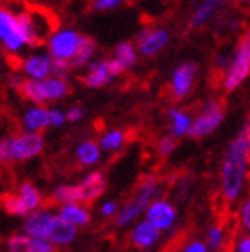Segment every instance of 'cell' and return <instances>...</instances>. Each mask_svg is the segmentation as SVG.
<instances>
[{
    "instance_id": "obj_26",
    "label": "cell",
    "mask_w": 250,
    "mask_h": 252,
    "mask_svg": "<svg viewBox=\"0 0 250 252\" xmlns=\"http://www.w3.org/2000/svg\"><path fill=\"white\" fill-rule=\"evenodd\" d=\"M52 199L61 206V204H72V202H84L82 200V189L81 185H61L54 189Z\"/></svg>"
},
{
    "instance_id": "obj_23",
    "label": "cell",
    "mask_w": 250,
    "mask_h": 252,
    "mask_svg": "<svg viewBox=\"0 0 250 252\" xmlns=\"http://www.w3.org/2000/svg\"><path fill=\"white\" fill-rule=\"evenodd\" d=\"M102 156V147L100 143H96L93 140H84L81 141L75 149V158H77L81 166H93L100 161Z\"/></svg>"
},
{
    "instance_id": "obj_29",
    "label": "cell",
    "mask_w": 250,
    "mask_h": 252,
    "mask_svg": "<svg viewBox=\"0 0 250 252\" xmlns=\"http://www.w3.org/2000/svg\"><path fill=\"white\" fill-rule=\"evenodd\" d=\"M2 208H4L5 213L11 215V217H27L24 206H22V202H20L18 193H11V191H7V193L2 195Z\"/></svg>"
},
{
    "instance_id": "obj_32",
    "label": "cell",
    "mask_w": 250,
    "mask_h": 252,
    "mask_svg": "<svg viewBox=\"0 0 250 252\" xmlns=\"http://www.w3.org/2000/svg\"><path fill=\"white\" fill-rule=\"evenodd\" d=\"M122 4H124V0H92L93 11H98V13L116 9V7H120Z\"/></svg>"
},
{
    "instance_id": "obj_14",
    "label": "cell",
    "mask_w": 250,
    "mask_h": 252,
    "mask_svg": "<svg viewBox=\"0 0 250 252\" xmlns=\"http://www.w3.org/2000/svg\"><path fill=\"white\" fill-rule=\"evenodd\" d=\"M58 245L43 238H34L25 233L13 234L5 242L7 252H58Z\"/></svg>"
},
{
    "instance_id": "obj_22",
    "label": "cell",
    "mask_w": 250,
    "mask_h": 252,
    "mask_svg": "<svg viewBox=\"0 0 250 252\" xmlns=\"http://www.w3.org/2000/svg\"><path fill=\"white\" fill-rule=\"evenodd\" d=\"M59 215H61L66 222L73 223L75 227H84V225H88L90 220H92L90 209L86 208L84 202L61 204V206H59Z\"/></svg>"
},
{
    "instance_id": "obj_15",
    "label": "cell",
    "mask_w": 250,
    "mask_h": 252,
    "mask_svg": "<svg viewBox=\"0 0 250 252\" xmlns=\"http://www.w3.org/2000/svg\"><path fill=\"white\" fill-rule=\"evenodd\" d=\"M159 238H161V231L156 227L154 223H150L147 219L140 220V222L136 223L132 231H130V242L132 245L138 249H152L156 243L159 242Z\"/></svg>"
},
{
    "instance_id": "obj_38",
    "label": "cell",
    "mask_w": 250,
    "mask_h": 252,
    "mask_svg": "<svg viewBox=\"0 0 250 252\" xmlns=\"http://www.w3.org/2000/svg\"><path fill=\"white\" fill-rule=\"evenodd\" d=\"M183 252H209V245L204 242H198V240H195V242H189L184 247Z\"/></svg>"
},
{
    "instance_id": "obj_28",
    "label": "cell",
    "mask_w": 250,
    "mask_h": 252,
    "mask_svg": "<svg viewBox=\"0 0 250 252\" xmlns=\"http://www.w3.org/2000/svg\"><path fill=\"white\" fill-rule=\"evenodd\" d=\"M95 50H96L95 41H93L90 36H86L81 45V49H79L77 56H75V59L72 61V68H81V66H84V64L92 63L93 56H95Z\"/></svg>"
},
{
    "instance_id": "obj_10",
    "label": "cell",
    "mask_w": 250,
    "mask_h": 252,
    "mask_svg": "<svg viewBox=\"0 0 250 252\" xmlns=\"http://www.w3.org/2000/svg\"><path fill=\"white\" fill-rule=\"evenodd\" d=\"M170 43V32L163 27H147L136 38V47L143 58H154Z\"/></svg>"
},
{
    "instance_id": "obj_37",
    "label": "cell",
    "mask_w": 250,
    "mask_h": 252,
    "mask_svg": "<svg viewBox=\"0 0 250 252\" xmlns=\"http://www.w3.org/2000/svg\"><path fill=\"white\" fill-rule=\"evenodd\" d=\"M82 117H84V109H82L81 106H72L66 109L68 122H73V124H75V122L82 120Z\"/></svg>"
},
{
    "instance_id": "obj_8",
    "label": "cell",
    "mask_w": 250,
    "mask_h": 252,
    "mask_svg": "<svg viewBox=\"0 0 250 252\" xmlns=\"http://www.w3.org/2000/svg\"><path fill=\"white\" fill-rule=\"evenodd\" d=\"M223 117H225V111H223V104L220 100L206 102L202 111L198 113L195 120H193L189 136L195 138V140H200V138L213 134L223 122Z\"/></svg>"
},
{
    "instance_id": "obj_30",
    "label": "cell",
    "mask_w": 250,
    "mask_h": 252,
    "mask_svg": "<svg viewBox=\"0 0 250 252\" xmlns=\"http://www.w3.org/2000/svg\"><path fill=\"white\" fill-rule=\"evenodd\" d=\"M223 242H225V231H223V227L221 225H211L206 238V243L209 245V249L211 251H218V249H221Z\"/></svg>"
},
{
    "instance_id": "obj_3",
    "label": "cell",
    "mask_w": 250,
    "mask_h": 252,
    "mask_svg": "<svg viewBox=\"0 0 250 252\" xmlns=\"http://www.w3.org/2000/svg\"><path fill=\"white\" fill-rule=\"evenodd\" d=\"M45 140L41 132L25 131L22 134L5 136L0 141V161L2 163H22L41 154Z\"/></svg>"
},
{
    "instance_id": "obj_40",
    "label": "cell",
    "mask_w": 250,
    "mask_h": 252,
    "mask_svg": "<svg viewBox=\"0 0 250 252\" xmlns=\"http://www.w3.org/2000/svg\"><path fill=\"white\" fill-rule=\"evenodd\" d=\"M245 134H247V141H249V151H250V126H245Z\"/></svg>"
},
{
    "instance_id": "obj_2",
    "label": "cell",
    "mask_w": 250,
    "mask_h": 252,
    "mask_svg": "<svg viewBox=\"0 0 250 252\" xmlns=\"http://www.w3.org/2000/svg\"><path fill=\"white\" fill-rule=\"evenodd\" d=\"M250 165V151L245 131H241L227 147L221 159L220 170V191L221 197L234 202L241 197L247 185V174Z\"/></svg>"
},
{
    "instance_id": "obj_24",
    "label": "cell",
    "mask_w": 250,
    "mask_h": 252,
    "mask_svg": "<svg viewBox=\"0 0 250 252\" xmlns=\"http://www.w3.org/2000/svg\"><path fill=\"white\" fill-rule=\"evenodd\" d=\"M138 47L130 41H120V43L115 47V52H113V58L116 59V63L120 64L122 72H127L134 66L136 61H138Z\"/></svg>"
},
{
    "instance_id": "obj_6",
    "label": "cell",
    "mask_w": 250,
    "mask_h": 252,
    "mask_svg": "<svg viewBox=\"0 0 250 252\" xmlns=\"http://www.w3.org/2000/svg\"><path fill=\"white\" fill-rule=\"evenodd\" d=\"M250 75V31H247L241 39L238 41V47L232 52V63L229 70L223 75V90L225 92H234L245 79Z\"/></svg>"
},
{
    "instance_id": "obj_19",
    "label": "cell",
    "mask_w": 250,
    "mask_h": 252,
    "mask_svg": "<svg viewBox=\"0 0 250 252\" xmlns=\"http://www.w3.org/2000/svg\"><path fill=\"white\" fill-rule=\"evenodd\" d=\"M221 4H225V0H202L197 5V9L193 11L191 18H189V27L193 31L206 27L215 18V15H217V11L220 9Z\"/></svg>"
},
{
    "instance_id": "obj_43",
    "label": "cell",
    "mask_w": 250,
    "mask_h": 252,
    "mask_svg": "<svg viewBox=\"0 0 250 252\" xmlns=\"http://www.w3.org/2000/svg\"><path fill=\"white\" fill-rule=\"evenodd\" d=\"M129 2H136V0H129Z\"/></svg>"
},
{
    "instance_id": "obj_31",
    "label": "cell",
    "mask_w": 250,
    "mask_h": 252,
    "mask_svg": "<svg viewBox=\"0 0 250 252\" xmlns=\"http://www.w3.org/2000/svg\"><path fill=\"white\" fill-rule=\"evenodd\" d=\"M175 147H177V138L173 134L163 136V138L157 141V151H159V154L164 156V158L172 154V152L175 151Z\"/></svg>"
},
{
    "instance_id": "obj_11",
    "label": "cell",
    "mask_w": 250,
    "mask_h": 252,
    "mask_svg": "<svg viewBox=\"0 0 250 252\" xmlns=\"http://www.w3.org/2000/svg\"><path fill=\"white\" fill-rule=\"evenodd\" d=\"M195 79H197V64L193 61H186V63H181L179 66L173 68L172 77H170L172 97L177 98V100L186 98L191 93Z\"/></svg>"
},
{
    "instance_id": "obj_33",
    "label": "cell",
    "mask_w": 250,
    "mask_h": 252,
    "mask_svg": "<svg viewBox=\"0 0 250 252\" xmlns=\"http://www.w3.org/2000/svg\"><path fill=\"white\" fill-rule=\"evenodd\" d=\"M48 117H50V127H62L68 122L66 111H62L59 107H50L48 109Z\"/></svg>"
},
{
    "instance_id": "obj_35",
    "label": "cell",
    "mask_w": 250,
    "mask_h": 252,
    "mask_svg": "<svg viewBox=\"0 0 250 252\" xmlns=\"http://www.w3.org/2000/svg\"><path fill=\"white\" fill-rule=\"evenodd\" d=\"M118 211H120V208H118V204L115 202V200H106V202L100 206V213L102 217H106V219H115L116 215H118Z\"/></svg>"
},
{
    "instance_id": "obj_9",
    "label": "cell",
    "mask_w": 250,
    "mask_h": 252,
    "mask_svg": "<svg viewBox=\"0 0 250 252\" xmlns=\"http://www.w3.org/2000/svg\"><path fill=\"white\" fill-rule=\"evenodd\" d=\"M122 72L120 64L116 63L115 58L111 59H93L92 63L88 64L86 72L82 75V83L86 88L92 90H98V88L107 86L113 83Z\"/></svg>"
},
{
    "instance_id": "obj_41",
    "label": "cell",
    "mask_w": 250,
    "mask_h": 252,
    "mask_svg": "<svg viewBox=\"0 0 250 252\" xmlns=\"http://www.w3.org/2000/svg\"><path fill=\"white\" fill-rule=\"evenodd\" d=\"M240 2H241V4H249L250 5V0H240Z\"/></svg>"
},
{
    "instance_id": "obj_5",
    "label": "cell",
    "mask_w": 250,
    "mask_h": 252,
    "mask_svg": "<svg viewBox=\"0 0 250 252\" xmlns=\"http://www.w3.org/2000/svg\"><path fill=\"white\" fill-rule=\"evenodd\" d=\"M157 179L149 175V177H145L143 181L140 183V186L136 188L134 195L130 197L129 202H125L124 206L120 208L118 215L115 217V223L118 227H127L130 223L134 222L141 213L147 211L149 208V204L154 200V197L157 195Z\"/></svg>"
},
{
    "instance_id": "obj_27",
    "label": "cell",
    "mask_w": 250,
    "mask_h": 252,
    "mask_svg": "<svg viewBox=\"0 0 250 252\" xmlns=\"http://www.w3.org/2000/svg\"><path fill=\"white\" fill-rule=\"evenodd\" d=\"M125 140H127V136H125L124 131H120V129H111V131H106L100 136L98 143H100L102 151L118 152L125 145Z\"/></svg>"
},
{
    "instance_id": "obj_13",
    "label": "cell",
    "mask_w": 250,
    "mask_h": 252,
    "mask_svg": "<svg viewBox=\"0 0 250 252\" xmlns=\"http://www.w3.org/2000/svg\"><path fill=\"white\" fill-rule=\"evenodd\" d=\"M54 58L50 52H32L25 56L20 63V70L25 75V79H47L52 75Z\"/></svg>"
},
{
    "instance_id": "obj_42",
    "label": "cell",
    "mask_w": 250,
    "mask_h": 252,
    "mask_svg": "<svg viewBox=\"0 0 250 252\" xmlns=\"http://www.w3.org/2000/svg\"><path fill=\"white\" fill-rule=\"evenodd\" d=\"M247 126H250V115H249V120H247Z\"/></svg>"
},
{
    "instance_id": "obj_1",
    "label": "cell",
    "mask_w": 250,
    "mask_h": 252,
    "mask_svg": "<svg viewBox=\"0 0 250 252\" xmlns=\"http://www.w3.org/2000/svg\"><path fill=\"white\" fill-rule=\"evenodd\" d=\"M47 34V25H39L32 13H13L0 9V43L9 54H18L25 47H38Z\"/></svg>"
},
{
    "instance_id": "obj_17",
    "label": "cell",
    "mask_w": 250,
    "mask_h": 252,
    "mask_svg": "<svg viewBox=\"0 0 250 252\" xmlns=\"http://www.w3.org/2000/svg\"><path fill=\"white\" fill-rule=\"evenodd\" d=\"M52 215L54 213H50V211H47V209H36V211L29 213L24 220L22 233L29 234V236H34V238H43V240H47Z\"/></svg>"
},
{
    "instance_id": "obj_36",
    "label": "cell",
    "mask_w": 250,
    "mask_h": 252,
    "mask_svg": "<svg viewBox=\"0 0 250 252\" xmlns=\"http://www.w3.org/2000/svg\"><path fill=\"white\" fill-rule=\"evenodd\" d=\"M232 63V54L231 52H221L217 56V61H215V66L220 68V70H223V72H227L229 70V66H231Z\"/></svg>"
},
{
    "instance_id": "obj_7",
    "label": "cell",
    "mask_w": 250,
    "mask_h": 252,
    "mask_svg": "<svg viewBox=\"0 0 250 252\" xmlns=\"http://www.w3.org/2000/svg\"><path fill=\"white\" fill-rule=\"evenodd\" d=\"M84 38H86L84 34L77 32L75 29H70V27L58 29L47 38V50L50 52V56L54 59L68 61V63L72 64Z\"/></svg>"
},
{
    "instance_id": "obj_4",
    "label": "cell",
    "mask_w": 250,
    "mask_h": 252,
    "mask_svg": "<svg viewBox=\"0 0 250 252\" xmlns=\"http://www.w3.org/2000/svg\"><path fill=\"white\" fill-rule=\"evenodd\" d=\"M22 97L27 98L32 104H45V102L62 100L70 92L66 77L50 75L47 79H25L20 81L18 86Z\"/></svg>"
},
{
    "instance_id": "obj_44",
    "label": "cell",
    "mask_w": 250,
    "mask_h": 252,
    "mask_svg": "<svg viewBox=\"0 0 250 252\" xmlns=\"http://www.w3.org/2000/svg\"><path fill=\"white\" fill-rule=\"evenodd\" d=\"M225 2H232V0H225Z\"/></svg>"
},
{
    "instance_id": "obj_20",
    "label": "cell",
    "mask_w": 250,
    "mask_h": 252,
    "mask_svg": "<svg viewBox=\"0 0 250 252\" xmlns=\"http://www.w3.org/2000/svg\"><path fill=\"white\" fill-rule=\"evenodd\" d=\"M79 185H81L82 189V200H84V204H90L95 202L98 197L104 195V191H106V177L102 175V172H90Z\"/></svg>"
},
{
    "instance_id": "obj_25",
    "label": "cell",
    "mask_w": 250,
    "mask_h": 252,
    "mask_svg": "<svg viewBox=\"0 0 250 252\" xmlns=\"http://www.w3.org/2000/svg\"><path fill=\"white\" fill-rule=\"evenodd\" d=\"M16 193H18L20 202H22V206H24L27 215L36 211V209H39V206H41V193H39L38 188L34 185H31V183H22V185L18 186V189H16Z\"/></svg>"
},
{
    "instance_id": "obj_16",
    "label": "cell",
    "mask_w": 250,
    "mask_h": 252,
    "mask_svg": "<svg viewBox=\"0 0 250 252\" xmlns=\"http://www.w3.org/2000/svg\"><path fill=\"white\" fill-rule=\"evenodd\" d=\"M75 236H77V227L73 223L66 222L59 213L52 215L47 236L48 242H52L54 245H68L75 240Z\"/></svg>"
},
{
    "instance_id": "obj_18",
    "label": "cell",
    "mask_w": 250,
    "mask_h": 252,
    "mask_svg": "<svg viewBox=\"0 0 250 252\" xmlns=\"http://www.w3.org/2000/svg\"><path fill=\"white\" fill-rule=\"evenodd\" d=\"M48 126H50V117H48V109L43 104H32L22 115V127H24V131L41 132Z\"/></svg>"
},
{
    "instance_id": "obj_21",
    "label": "cell",
    "mask_w": 250,
    "mask_h": 252,
    "mask_svg": "<svg viewBox=\"0 0 250 252\" xmlns=\"http://www.w3.org/2000/svg\"><path fill=\"white\" fill-rule=\"evenodd\" d=\"M193 120H195V118H193L188 111L181 109V107H170V109H168L170 134H173L175 138L189 136Z\"/></svg>"
},
{
    "instance_id": "obj_12",
    "label": "cell",
    "mask_w": 250,
    "mask_h": 252,
    "mask_svg": "<svg viewBox=\"0 0 250 252\" xmlns=\"http://www.w3.org/2000/svg\"><path fill=\"white\" fill-rule=\"evenodd\" d=\"M145 219L149 220L150 223H154L161 233L163 231H170L173 227L175 220H177V209L168 200L154 199L149 204L147 211H145Z\"/></svg>"
},
{
    "instance_id": "obj_34",
    "label": "cell",
    "mask_w": 250,
    "mask_h": 252,
    "mask_svg": "<svg viewBox=\"0 0 250 252\" xmlns=\"http://www.w3.org/2000/svg\"><path fill=\"white\" fill-rule=\"evenodd\" d=\"M238 219H240L241 227L245 229L247 233H250V197L245 200V202L241 204L240 215H238Z\"/></svg>"
},
{
    "instance_id": "obj_39",
    "label": "cell",
    "mask_w": 250,
    "mask_h": 252,
    "mask_svg": "<svg viewBox=\"0 0 250 252\" xmlns=\"http://www.w3.org/2000/svg\"><path fill=\"white\" fill-rule=\"evenodd\" d=\"M234 252H250V234H245V236L238 238Z\"/></svg>"
}]
</instances>
